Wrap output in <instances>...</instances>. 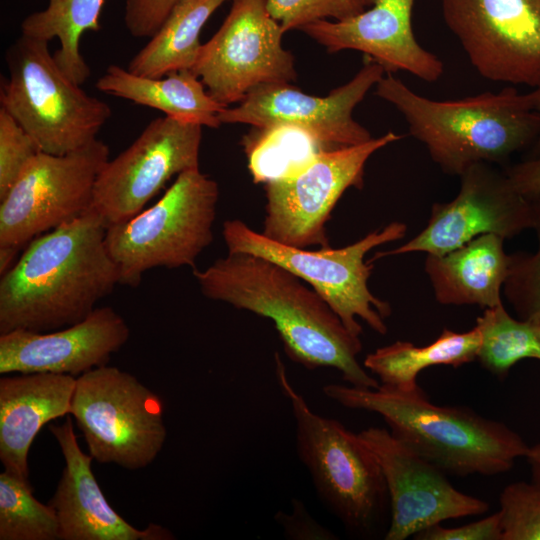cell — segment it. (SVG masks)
<instances>
[{"mask_svg":"<svg viewBox=\"0 0 540 540\" xmlns=\"http://www.w3.org/2000/svg\"><path fill=\"white\" fill-rule=\"evenodd\" d=\"M476 327L481 335L477 360L493 375L504 378L518 361L540 360L539 319H514L499 304L486 308Z\"/></svg>","mask_w":540,"mask_h":540,"instance_id":"obj_28","label":"cell"},{"mask_svg":"<svg viewBox=\"0 0 540 540\" xmlns=\"http://www.w3.org/2000/svg\"><path fill=\"white\" fill-rule=\"evenodd\" d=\"M284 31L266 0H233L218 31L202 44L192 72L228 107L253 88L296 80L295 60L282 46Z\"/></svg>","mask_w":540,"mask_h":540,"instance_id":"obj_12","label":"cell"},{"mask_svg":"<svg viewBox=\"0 0 540 540\" xmlns=\"http://www.w3.org/2000/svg\"><path fill=\"white\" fill-rule=\"evenodd\" d=\"M481 342L475 326L467 332L443 329L435 341L426 346H416L408 341H396L369 353L363 362L375 374L380 385L409 392L418 388V374L431 366L450 365L458 368L477 360Z\"/></svg>","mask_w":540,"mask_h":540,"instance_id":"obj_24","label":"cell"},{"mask_svg":"<svg viewBox=\"0 0 540 540\" xmlns=\"http://www.w3.org/2000/svg\"><path fill=\"white\" fill-rule=\"evenodd\" d=\"M130 329L113 308H95L85 319L54 331L0 334V374L57 373L78 377L106 365L128 341Z\"/></svg>","mask_w":540,"mask_h":540,"instance_id":"obj_18","label":"cell"},{"mask_svg":"<svg viewBox=\"0 0 540 540\" xmlns=\"http://www.w3.org/2000/svg\"><path fill=\"white\" fill-rule=\"evenodd\" d=\"M0 540H59L53 508L33 495L30 481L0 474Z\"/></svg>","mask_w":540,"mask_h":540,"instance_id":"obj_29","label":"cell"},{"mask_svg":"<svg viewBox=\"0 0 540 540\" xmlns=\"http://www.w3.org/2000/svg\"><path fill=\"white\" fill-rule=\"evenodd\" d=\"M525 457L531 466L532 482L540 484V443L529 447Z\"/></svg>","mask_w":540,"mask_h":540,"instance_id":"obj_38","label":"cell"},{"mask_svg":"<svg viewBox=\"0 0 540 540\" xmlns=\"http://www.w3.org/2000/svg\"><path fill=\"white\" fill-rule=\"evenodd\" d=\"M375 93L405 118L409 133L449 175L460 176L479 163H504L535 143L540 116L535 94L514 87L455 100L421 96L386 72Z\"/></svg>","mask_w":540,"mask_h":540,"instance_id":"obj_3","label":"cell"},{"mask_svg":"<svg viewBox=\"0 0 540 540\" xmlns=\"http://www.w3.org/2000/svg\"><path fill=\"white\" fill-rule=\"evenodd\" d=\"M266 5L284 32L328 17L342 21L369 7L366 0H266Z\"/></svg>","mask_w":540,"mask_h":540,"instance_id":"obj_32","label":"cell"},{"mask_svg":"<svg viewBox=\"0 0 540 540\" xmlns=\"http://www.w3.org/2000/svg\"><path fill=\"white\" fill-rule=\"evenodd\" d=\"M218 199L217 182L196 168L179 174L150 208L107 226L106 246L120 285L136 287L156 267H194L214 239Z\"/></svg>","mask_w":540,"mask_h":540,"instance_id":"obj_7","label":"cell"},{"mask_svg":"<svg viewBox=\"0 0 540 540\" xmlns=\"http://www.w3.org/2000/svg\"><path fill=\"white\" fill-rule=\"evenodd\" d=\"M48 44L21 34L9 47L0 102L41 152L63 155L96 140L112 112L65 75Z\"/></svg>","mask_w":540,"mask_h":540,"instance_id":"obj_6","label":"cell"},{"mask_svg":"<svg viewBox=\"0 0 540 540\" xmlns=\"http://www.w3.org/2000/svg\"><path fill=\"white\" fill-rule=\"evenodd\" d=\"M70 415L89 454L101 464L144 468L167 437L160 396L134 375L107 364L76 377Z\"/></svg>","mask_w":540,"mask_h":540,"instance_id":"obj_9","label":"cell"},{"mask_svg":"<svg viewBox=\"0 0 540 540\" xmlns=\"http://www.w3.org/2000/svg\"><path fill=\"white\" fill-rule=\"evenodd\" d=\"M39 152L34 139L5 109L0 108V200Z\"/></svg>","mask_w":540,"mask_h":540,"instance_id":"obj_33","label":"cell"},{"mask_svg":"<svg viewBox=\"0 0 540 540\" xmlns=\"http://www.w3.org/2000/svg\"><path fill=\"white\" fill-rule=\"evenodd\" d=\"M105 0H49L46 8L33 12L21 22V34L50 42L58 39L60 47L53 54L65 75L82 85L90 68L80 52V39L86 31H99Z\"/></svg>","mask_w":540,"mask_h":540,"instance_id":"obj_26","label":"cell"},{"mask_svg":"<svg viewBox=\"0 0 540 540\" xmlns=\"http://www.w3.org/2000/svg\"><path fill=\"white\" fill-rule=\"evenodd\" d=\"M406 231L404 223L395 221L345 247L319 250L273 241L239 219L226 220L222 234L228 253L264 257L294 273L324 298L351 333L360 336L357 318L385 335V319L391 314L390 304L369 290L373 265L365 261V255L374 247L403 238Z\"/></svg>","mask_w":540,"mask_h":540,"instance_id":"obj_8","label":"cell"},{"mask_svg":"<svg viewBox=\"0 0 540 540\" xmlns=\"http://www.w3.org/2000/svg\"><path fill=\"white\" fill-rule=\"evenodd\" d=\"M499 501L502 540H540V484H509Z\"/></svg>","mask_w":540,"mask_h":540,"instance_id":"obj_31","label":"cell"},{"mask_svg":"<svg viewBox=\"0 0 540 540\" xmlns=\"http://www.w3.org/2000/svg\"><path fill=\"white\" fill-rule=\"evenodd\" d=\"M19 250L9 248V247H0V274L7 272L13 264L16 262L15 258Z\"/></svg>","mask_w":540,"mask_h":540,"instance_id":"obj_39","label":"cell"},{"mask_svg":"<svg viewBox=\"0 0 540 540\" xmlns=\"http://www.w3.org/2000/svg\"><path fill=\"white\" fill-rule=\"evenodd\" d=\"M385 73L380 64L367 58L349 82L326 97L306 94L290 83L262 84L251 89L236 107H226L219 120L221 124L255 127L297 126L329 149L359 145L372 136L354 120L353 110Z\"/></svg>","mask_w":540,"mask_h":540,"instance_id":"obj_16","label":"cell"},{"mask_svg":"<svg viewBox=\"0 0 540 540\" xmlns=\"http://www.w3.org/2000/svg\"><path fill=\"white\" fill-rule=\"evenodd\" d=\"M95 86L105 94L209 128L221 125L219 114L226 108L208 93L202 81L189 69L156 78L136 75L119 65H109Z\"/></svg>","mask_w":540,"mask_h":540,"instance_id":"obj_23","label":"cell"},{"mask_svg":"<svg viewBox=\"0 0 540 540\" xmlns=\"http://www.w3.org/2000/svg\"><path fill=\"white\" fill-rule=\"evenodd\" d=\"M533 91H534V94H535V110L538 112V114L540 116V87L535 88ZM538 155H540V131H539V134H538V137H537L535 143L531 147V156L530 157H535V156H538Z\"/></svg>","mask_w":540,"mask_h":540,"instance_id":"obj_40","label":"cell"},{"mask_svg":"<svg viewBox=\"0 0 540 540\" xmlns=\"http://www.w3.org/2000/svg\"><path fill=\"white\" fill-rule=\"evenodd\" d=\"M323 392L345 408L377 413L396 438L446 474H501L529 450L505 424L467 407L436 405L420 387L403 392L327 384Z\"/></svg>","mask_w":540,"mask_h":540,"instance_id":"obj_4","label":"cell"},{"mask_svg":"<svg viewBox=\"0 0 540 540\" xmlns=\"http://www.w3.org/2000/svg\"><path fill=\"white\" fill-rule=\"evenodd\" d=\"M418 540H502L500 513L458 527L430 526L414 536Z\"/></svg>","mask_w":540,"mask_h":540,"instance_id":"obj_35","label":"cell"},{"mask_svg":"<svg viewBox=\"0 0 540 540\" xmlns=\"http://www.w3.org/2000/svg\"><path fill=\"white\" fill-rule=\"evenodd\" d=\"M441 6L483 78L540 87V0H441Z\"/></svg>","mask_w":540,"mask_h":540,"instance_id":"obj_13","label":"cell"},{"mask_svg":"<svg viewBox=\"0 0 540 540\" xmlns=\"http://www.w3.org/2000/svg\"><path fill=\"white\" fill-rule=\"evenodd\" d=\"M255 183L292 175L316 155L331 150L306 130L293 125L255 127L241 141Z\"/></svg>","mask_w":540,"mask_h":540,"instance_id":"obj_27","label":"cell"},{"mask_svg":"<svg viewBox=\"0 0 540 540\" xmlns=\"http://www.w3.org/2000/svg\"><path fill=\"white\" fill-rule=\"evenodd\" d=\"M402 137L389 131L359 145L322 151L296 173L264 184L262 234L297 248L329 247L326 224L336 203L347 189L363 187L371 155Z\"/></svg>","mask_w":540,"mask_h":540,"instance_id":"obj_10","label":"cell"},{"mask_svg":"<svg viewBox=\"0 0 540 540\" xmlns=\"http://www.w3.org/2000/svg\"><path fill=\"white\" fill-rule=\"evenodd\" d=\"M109 153L98 138L63 155L39 152L0 200V247L20 250L88 211Z\"/></svg>","mask_w":540,"mask_h":540,"instance_id":"obj_11","label":"cell"},{"mask_svg":"<svg viewBox=\"0 0 540 540\" xmlns=\"http://www.w3.org/2000/svg\"><path fill=\"white\" fill-rule=\"evenodd\" d=\"M503 243L496 234H483L443 255H427L424 269L436 300L485 309L502 304L501 291L512 261Z\"/></svg>","mask_w":540,"mask_h":540,"instance_id":"obj_22","label":"cell"},{"mask_svg":"<svg viewBox=\"0 0 540 540\" xmlns=\"http://www.w3.org/2000/svg\"><path fill=\"white\" fill-rule=\"evenodd\" d=\"M278 384L295 420L297 453L323 504L357 537L377 535L389 512V496L379 462L359 434L315 413L290 383L274 355Z\"/></svg>","mask_w":540,"mask_h":540,"instance_id":"obj_5","label":"cell"},{"mask_svg":"<svg viewBox=\"0 0 540 540\" xmlns=\"http://www.w3.org/2000/svg\"><path fill=\"white\" fill-rule=\"evenodd\" d=\"M76 377L57 373L0 378V460L4 471L29 481L28 455L43 426L70 415Z\"/></svg>","mask_w":540,"mask_h":540,"instance_id":"obj_21","label":"cell"},{"mask_svg":"<svg viewBox=\"0 0 540 540\" xmlns=\"http://www.w3.org/2000/svg\"><path fill=\"white\" fill-rule=\"evenodd\" d=\"M370 9L342 20H317L302 27L304 33L330 53L357 50L386 72H408L426 82L443 74L442 61L424 49L413 33L415 0H366Z\"/></svg>","mask_w":540,"mask_h":540,"instance_id":"obj_19","label":"cell"},{"mask_svg":"<svg viewBox=\"0 0 540 540\" xmlns=\"http://www.w3.org/2000/svg\"><path fill=\"white\" fill-rule=\"evenodd\" d=\"M377 458L387 486L390 521L386 540H404L445 520L474 516L489 504L457 490L446 473L385 428L358 433Z\"/></svg>","mask_w":540,"mask_h":540,"instance_id":"obj_17","label":"cell"},{"mask_svg":"<svg viewBox=\"0 0 540 540\" xmlns=\"http://www.w3.org/2000/svg\"><path fill=\"white\" fill-rule=\"evenodd\" d=\"M459 177L457 196L434 203L421 232L398 248L377 252L372 260L411 252L443 255L483 234L511 239L532 227L530 199L512 187L504 171L479 162Z\"/></svg>","mask_w":540,"mask_h":540,"instance_id":"obj_15","label":"cell"},{"mask_svg":"<svg viewBox=\"0 0 540 540\" xmlns=\"http://www.w3.org/2000/svg\"><path fill=\"white\" fill-rule=\"evenodd\" d=\"M201 293L270 319L291 361L306 369L330 367L363 389L380 383L358 362L360 336L351 333L324 298L306 282L264 257L228 253L193 270Z\"/></svg>","mask_w":540,"mask_h":540,"instance_id":"obj_1","label":"cell"},{"mask_svg":"<svg viewBox=\"0 0 540 540\" xmlns=\"http://www.w3.org/2000/svg\"><path fill=\"white\" fill-rule=\"evenodd\" d=\"M226 1L178 0L158 31L130 60L127 69L139 76L156 78L191 70L202 45V28Z\"/></svg>","mask_w":540,"mask_h":540,"instance_id":"obj_25","label":"cell"},{"mask_svg":"<svg viewBox=\"0 0 540 540\" xmlns=\"http://www.w3.org/2000/svg\"><path fill=\"white\" fill-rule=\"evenodd\" d=\"M504 172L519 194L527 198L540 195V155L509 166Z\"/></svg>","mask_w":540,"mask_h":540,"instance_id":"obj_37","label":"cell"},{"mask_svg":"<svg viewBox=\"0 0 540 540\" xmlns=\"http://www.w3.org/2000/svg\"><path fill=\"white\" fill-rule=\"evenodd\" d=\"M93 208L30 241L0 279V334L49 332L85 319L120 285Z\"/></svg>","mask_w":540,"mask_h":540,"instance_id":"obj_2","label":"cell"},{"mask_svg":"<svg viewBox=\"0 0 540 540\" xmlns=\"http://www.w3.org/2000/svg\"><path fill=\"white\" fill-rule=\"evenodd\" d=\"M178 0H126L124 24L134 38H151Z\"/></svg>","mask_w":540,"mask_h":540,"instance_id":"obj_34","label":"cell"},{"mask_svg":"<svg viewBox=\"0 0 540 540\" xmlns=\"http://www.w3.org/2000/svg\"><path fill=\"white\" fill-rule=\"evenodd\" d=\"M65 460L56 490L48 504L59 527V540H170L172 533L156 524L139 530L115 511L91 468L93 457L76 439L71 415L61 425H50Z\"/></svg>","mask_w":540,"mask_h":540,"instance_id":"obj_20","label":"cell"},{"mask_svg":"<svg viewBox=\"0 0 540 540\" xmlns=\"http://www.w3.org/2000/svg\"><path fill=\"white\" fill-rule=\"evenodd\" d=\"M275 521L282 527L284 536L293 540H334L338 539L334 533L318 523L307 511L304 503L296 498L292 499L290 513L278 511Z\"/></svg>","mask_w":540,"mask_h":540,"instance_id":"obj_36","label":"cell"},{"mask_svg":"<svg viewBox=\"0 0 540 540\" xmlns=\"http://www.w3.org/2000/svg\"><path fill=\"white\" fill-rule=\"evenodd\" d=\"M532 227L538 238L535 253L517 252L512 255L510 273L503 292L520 319L540 320V195L529 198Z\"/></svg>","mask_w":540,"mask_h":540,"instance_id":"obj_30","label":"cell"},{"mask_svg":"<svg viewBox=\"0 0 540 540\" xmlns=\"http://www.w3.org/2000/svg\"><path fill=\"white\" fill-rule=\"evenodd\" d=\"M202 127L168 116L152 120L103 166L91 208L107 226L137 215L173 176L199 168Z\"/></svg>","mask_w":540,"mask_h":540,"instance_id":"obj_14","label":"cell"}]
</instances>
